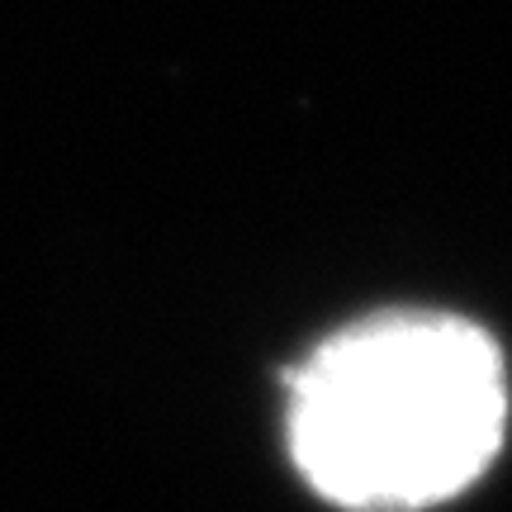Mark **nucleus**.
<instances>
[{
	"instance_id": "nucleus-1",
	"label": "nucleus",
	"mask_w": 512,
	"mask_h": 512,
	"mask_svg": "<svg viewBox=\"0 0 512 512\" xmlns=\"http://www.w3.org/2000/svg\"><path fill=\"white\" fill-rule=\"evenodd\" d=\"M508 370L451 313H380L328 337L290 380V451L356 512H413L470 489L503 446Z\"/></svg>"
}]
</instances>
